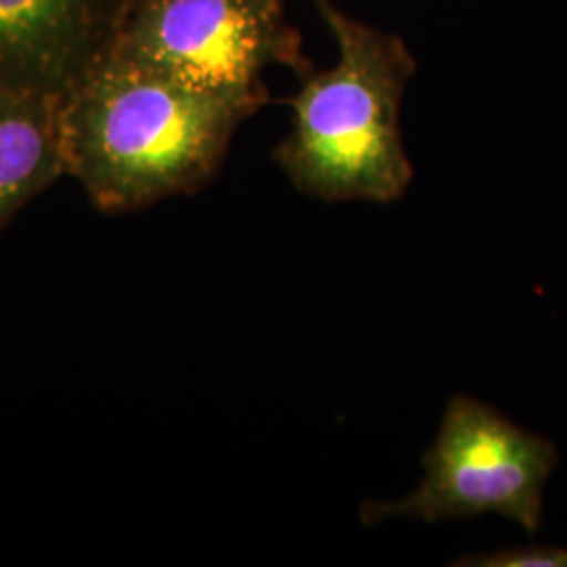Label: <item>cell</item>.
I'll use <instances>...</instances> for the list:
<instances>
[{
  "instance_id": "3",
  "label": "cell",
  "mask_w": 567,
  "mask_h": 567,
  "mask_svg": "<svg viewBox=\"0 0 567 567\" xmlns=\"http://www.w3.org/2000/svg\"><path fill=\"white\" fill-rule=\"evenodd\" d=\"M103 53L255 107L269 102L265 70L313 68L286 0H124Z\"/></svg>"
},
{
  "instance_id": "5",
  "label": "cell",
  "mask_w": 567,
  "mask_h": 567,
  "mask_svg": "<svg viewBox=\"0 0 567 567\" xmlns=\"http://www.w3.org/2000/svg\"><path fill=\"white\" fill-rule=\"evenodd\" d=\"M124 0H0V89L61 97L105 51Z\"/></svg>"
},
{
  "instance_id": "6",
  "label": "cell",
  "mask_w": 567,
  "mask_h": 567,
  "mask_svg": "<svg viewBox=\"0 0 567 567\" xmlns=\"http://www.w3.org/2000/svg\"><path fill=\"white\" fill-rule=\"evenodd\" d=\"M60 100L0 89V231L65 175Z\"/></svg>"
},
{
  "instance_id": "1",
  "label": "cell",
  "mask_w": 567,
  "mask_h": 567,
  "mask_svg": "<svg viewBox=\"0 0 567 567\" xmlns=\"http://www.w3.org/2000/svg\"><path fill=\"white\" fill-rule=\"evenodd\" d=\"M257 112L102 53L61 95L65 175L114 215L194 194Z\"/></svg>"
},
{
  "instance_id": "7",
  "label": "cell",
  "mask_w": 567,
  "mask_h": 567,
  "mask_svg": "<svg viewBox=\"0 0 567 567\" xmlns=\"http://www.w3.org/2000/svg\"><path fill=\"white\" fill-rule=\"evenodd\" d=\"M456 564L484 567H567V548L538 547V545L503 548L487 555L466 557Z\"/></svg>"
},
{
  "instance_id": "2",
  "label": "cell",
  "mask_w": 567,
  "mask_h": 567,
  "mask_svg": "<svg viewBox=\"0 0 567 567\" xmlns=\"http://www.w3.org/2000/svg\"><path fill=\"white\" fill-rule=\"evenodd\" d=\"M337 44V61L316 65L288 100L292 118L274 161L307 198L389 204L408 192L414 166L402 137V103L416 60L402 37L313 0Z\"/></svg>"
},
{
  "instance_id": "4",
  "label": "cell",
  "mask_w": 567,
  "mask_h": 567,
  "mask_svg": "<svg viewBox=\"0 0 567 567\" xmlns=\"http://www.w3.org/2000/svg\"><path fill=\"white\" fill-rule=\"evenodd\" d=\"M557 465L559 454L550 440L475 398L454 395L423 456L421 486L393 503H365L362 522L379 526L389 517H414L437 524L501 515L536 534L543 526L548 477Z\"/></svg>"
}]
</instances>
